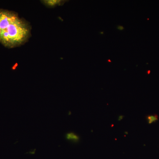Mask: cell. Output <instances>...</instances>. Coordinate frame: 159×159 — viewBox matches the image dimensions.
I'll return each mask as SVG.
<instances>
[{
  "label": "cell",
  "mask_w": 159,
  "mask_h": 159,
  "mask_svg": "<svg viewBox=\"0 0 159 159\" xmlns=\"http://www.w3.org/2000/svg\"><path fill=\"white\" fill-rule=\"evenodd\" d=\"M107 61H108V62H111V61L110 59L108 60H107Z\"/></svg>",
  "instance_id": "ba28073f"
},
{
  "label": "cell",
  "mask_w": 159,
  "mask_h": 159,
  "mask_svg": "<svg viewBox=\"0 0 159 159\" xmlns=\"http://www.w3.org/2000/svg\"><path fill=\"white\" fill-rule=\"evenodd\" d=\"M117 29L118 30H120V31H122V30H124V28L122 26H117Z\"/></svg>",
  "instance_id": "5b68a950"
},
{
  "label": "cell",
  "mask_w": 159,
  "mask_h": 159,
  "mask_svg": "<svg viewBox=\"0 0 159 159\" xmlns=\"http://www.w3.org/2000/svg\"><path fill=\"white\" fill-rule=\"evenodd\" d=\"M31 26L15 11L0 9V43L8 48L25 44L31 37Z\"/></svg>",
  "instance_id": "6da1fadb"
},
{
  "label": "cell",
  "mask_w": 159,
  "mask_h": 159,
  "mask_svg": "<svg viewBox=\"0 0 159 159\" xmlns=\"http://www.w3.org/2000/svg\"><path fill=\"white\" fill-rule=\"evenodd\" d=\"M150 70H148V74H150Z\"/></svg>",
  "instance_id": "9c48e42d"
},
{
  "label": "cell",
  "mask_w": 159,
  "mask_h": 159,
  "mask_svg": "<svg viewBox=\"0 0 159 159\" xmlns=\"http://www.w3.org/2000/svg\"><path fill=\"white\" fill-rule=\"evenodd\" d=\"M35 151L34 150V151H30V152H29V153L30 154H34V153H35Z\"/></svg>",
  "instance_id": "8992f818"
},
{
  "label": "cell",
  "mask_w": 159,
  "mask_h": 159,
  "mask_svg": "<svg viewBox=\"0 0 159 159\" xmlns=\"http://www.w3.org/2000/svg\"><path fill=\"white\" fill-rule=\"evenodd\" d=\"M66 139L68 141L73 142H77L80 140V137L74 133H69L66 134Z\"/></svg>",
  "instance_id": "3957f363"
},
{
  "label": "cell",
  "mask_w": 159,
  "mask_h": 159,
  "mask_svg": "<svg viewBox=\"0 0 159 159\" xmlns=\"http://www.w3.org/2000/svg\"><path fill=\"white\" fill-rule=\"evenodd\" d=\"M41 2L48 8H54L57 6H63L67 1L64 0H43Z\"/></svg>",
  "instance_id": "7a4b0ae2"
},
{
  "label": "cell",
  "mask_w": 159,
  "mask_h": 159,
  "mask_svg": "<svg viewBox=\"0 0 159 159\" xmlns=\"http://www.w3.org/2000/svg\"><path fill=\"white\" fill-rule=\"evenodd\" d=\"M147 119L148 120V123L150 124L157 120L158 117L157 116H149L147 117Z\"/></svg>",
  "instance_id": "277c9868"
},
{
  "label": "cell",
  "mask_w": 159,
  "mask_h": 159,
  "mask_svg": "<svg viewBox=\"0 0 159 159\" xmlns=\"http://www.w3.org/2000/svg\"><path fill=\"white\" fill-rule=\"evenodd\" d=\"M123 117H124V116H119V121H120V120H122V119H123Z\"/></svg>",
  "instance_id": "52a82bcc"
},
{
  "label": "cell",
  "mask_w": 159,
  "mask_h": 159,
  "mask_svg": "<svg viewBox=\"0 0 159 159\" xmlns=\"http://www.w3.org/2000/svg\"><path fill=\"white\" fill-rule=\"evenodd\" d=\"M101 33V34H103V32H101V33Z\"/></svg>",
  "instance_id": "30bf717a"
}]
</instances>
